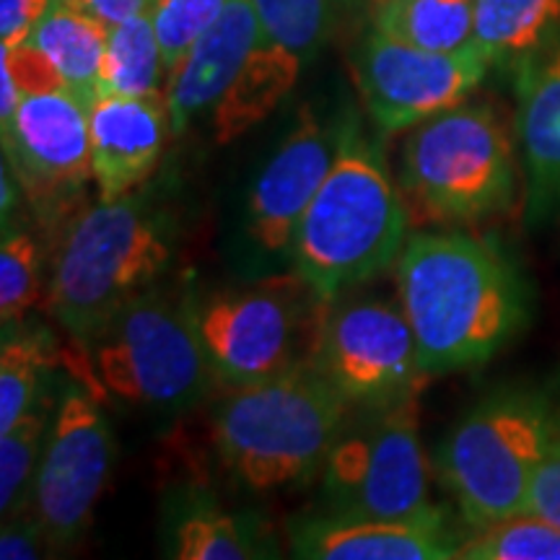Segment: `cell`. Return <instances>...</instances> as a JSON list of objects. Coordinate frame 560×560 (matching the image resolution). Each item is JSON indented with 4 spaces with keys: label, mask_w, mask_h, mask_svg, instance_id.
Returning a JSON list of instances; mask_svg holds the SVG:
<instances>
[{
    "label": "cell",
    "mask_w": 560,
    "mask_h": 560,
    "mask_svg": "<svg viewBox=\"0 0 560 560\" xmlns=\"http://www.w3.org/2000/svg\"><path fill=\"white\" fill-rule=\"evenodd\" d=\"M392 268L425 376L486 366L529 325L527 278L488 236L418 231Z\"/></svg>",
    "instance_id": "cell-1"
},
{
    "label": "cell",
    "mask_w": 560,
    "mask_h": 560,
    "mask_svg": "<svg viewBox=\"0 0 560 560\" xmlns=\"http://www.w3.org/2000/svg\"><path fill=\"white\" fill-rule=\"evenodd\" d=\"M410 210L376 143L355 115L342 117L338 153L291 244L293 270L335 301L395 265L408 242Z\"/></svg>",
    "instance_id": "cell-2"
},
{
    "label": "cell",
    "mask_w": 560,
    "mask_h": 560,
    "mask_svg": "<svg viewBox=\"0 0 560 560\" xmlns=\"http://www.w3.org/2000/svg\"><path fill=\"white\" fill-rule=\"evenodd\" d=\"M350 402L310 361L268 380L229 387L210 439L231 478L252 493L299 486L322 470Z\"/></svg>",
    "instance_id": "cell-3"
},
{
    "label": "cell",
    "mask_w": 560,
    "mask_h": 560,
    "mask_svg": "<svg viewBox=\"0 0 560 560\" xmlns=\"http://www.w3.org/2000/svg\"><path fill=\"white\" fill-rule=\"evenodd\" d=\"M172 262L166 215L143 195L100 200L75 210L52 257L47 306L79 346L122 306L156 285Z\"/></svg>",
    "instance_id": "cell-4"
},
{
    "label": "cell",
    "mask_w": 560,
    "mask_h": 560,
    "mask_svg": "<svg viewBox=\"0 0 560 560\" xmlns=\"http://www.w3.org/2000/svg\"><path fill=\"white\" fill-rule=\"evenodd\" d=\"M558 431L556 397L537 384H503L462 412L433 457L462 524L480 529L524 514Z\"/></svg>",
    "instance_id": "cell-5"
},
{
    "label": "cell",
    "mask_w": 560,
    "mask_h": 560,
    "mask_svg": "<svg viewBox=\"0 0 560 560\" xmlns=\"http://www.w3.org/2000/svg\"><path fill=\"white\" fill-rule=\"evenodd\" d=\"M520 145L490 102H462L410 128L400 190L410 215L478 223L514 206Z\"/></svg>",
    "instance_id": "cell-6"
},
{
    "label": "cell",
    "mask_w": 560,
    "mask_h": 560,
    "mask_svg": "<svg viewBox=\"0 0 560 560\" xmlns=\"http://www.w3.org/2000/svg\"><path fill=\"white\" fill-rule=\"evenodd\" d=\"M86 350L102 389L132 408L182 412L219 382L202 348L195 301L156 285L122 306Z\"/></svg>",
    "instance_id": "cell-7"
},
{
    "label": "cell",
    "mask_w": 560,
    "mask_h": 560,
    "mask_svg": "<svg viewBox=\"0 0 560 560\" xmlns=\"http://www.w3.org/2000/svg\"><path fill=\"white\" fill-rule=\"evenodd\" d=\"M420 389L359 405L322 465L327 514L410 520L436 509L420 444Z\"/></svg>",
    "instance_id": "cell-8"
},
{
    "label": "cell",
    "mask_w": 560,
    "mask_h": 560,
    "mask_svg": "<svg viewBox=\"0 0 560 560\" xmlns=\"http://www.w3.org/2000/svg\"><path fill=\"white\" fill-rule=\"evenodd\" d=\"M325 304L296 270L195 301L215 380L242 387L310 361Z\"/></svg>",
    "instance_id": "cell-9"
},
{
    "label": "cell",
    "mask_w": 560,
    "mask_h": 560,
    "mask_svg": "<svg viewBox=\"0 0 560 560\" xmlns=\"http://www.w3.org/2000/svg\"><path fill=\"white\" fill-rule=\"evenodd\" d=\"M115 436L89 389L68 384L55 405L45 452L32 482L30 511L50 548H70L89 532L107 490Z\"/></svg>",
    "instance_id": "cell-10"
},
{
    "label": "cell",
    "mask_w": 560,
    "mask_h": 560,
    "mask_svg": "<svg viewBox=\"0 0 560 560\" xmlns=\"http://www.w3.org/2000/svg\"><path fill=\"white\" fill-rule=\"evenodd\" d=\"M310 363L350 408L392 400L429 380L402 306L371 296L327 301Z\"/></svg>",
    "instance_id": "cell-11"
},
{
    "label": "cell",
    "mask_w": 560,
    "mask_h": 560,
    "mask_svg": "<svg viewBox=\"0 0 560 560\" xmlns=\"http://www.w3.org/2000/svg\"><path fill=\"white\" fill-rule=\"evenodd\" d=\"M490 62L478 47L459 52H429L371 30L350 55L355 86L366 115L384 136L470 100Z\"/></svg>",
    "instance_id": "cell-12"
},
{
    "label": "cell",
    "mask_w": 560,
    "mask_h": 560,
    "mask_svg": "<svg viewBox=\"0 0 560 560\" xmlns=\"http://www.w3.org/2000/svg\"><path fill=\"white\" fill-rule=\"evenodd\" d=\"M3 153L42 221L75 215L73 200L94 179L89 107L68 89L24 94L3 125Z\"/></svg>",
    "instance_id": "cell-13"
},
{
    "label": "cell",
    "mask_w": 560,
    "mask_h": 560,
    "mask_svg": "<svg viewBox=\"0 0 560 560\" xmlns=\"http://www.w3.org/2000/svg\"><path fill=\"white\" fill-rule=\"evenodd\" d=\"M340 136L342 117L322 122L304 107L257 174L247 200V236L260 255H291L301 215L330 172Z\"/></svg>",
    "instance_id": "cell-14"
},
{
    "label": "cell",
    "mask_w": 560,
    "mask_h": 560,
    "mask_svg": "<svg viewBox=\"0 0 560 560\" xmlns=\"http://www.w3.org/2000/svg\"><path fill=\"white\" fill-rule=\"evenodd\" d=\"M467 535L444 509L410 520L317 514L289 524V545L306 560H454Z\"/></svg>",
    "instance_id": "cell-15"
},
{
    "label": "cell",
    "mask_w": 560,
    "mask_h": 560,
    "mask_svg": "<svg viewBox=\"0 0 560 560\" xmlns=\"http://www.w3.org/2000/svg\"><path fill=\"white\" fill-rule=\"evenodd\" d=\"M514 136L524 177V223L560 213V32L514 68Z\"/></svg>",
    "instance_id": "cell-16"
},
{
    "label": "cell",
    "mask_w": 560,
    "mask_h": 560,
    "mask_svg": "<svg viewBox=\"0 0 560 560\" xmlns=\"http://www.w3.org/2000/svg\"><path fill=\"white\" fill-rule=\"evenodd\" d=\"M89 136L100 200L136 192L159 166L172 136L166 96L100 94L89 107Z\"/></svg>",
    "instance_id": "cell-17"
},
{
    "label": "cell",
    "mask_w": 560,
    "mask_h": 560,
    "mask_svg": "<svg viewBox=\"0 0 560 560\" xmlns=\"http://www.w3.org/2000/svg\"><path fill=\"white\" fill-rule=\"evenodd\" d=\"M260 37L262 30L252 0H226L221 16L166 73L164 96L172 136H185L195 120L210 117Z\"/></svg>",
    "instance_id": "cell-18"
},
{
    "label": "cell",
    "mask_w": 560,
    "mask_h": 560,
    "mask_svg": "<svg viewBox=\"0 0 560 560\" xmlns=\"http://www.w3.org/2000/svg\"><path fill=\"white\" fill-rule=\"evenodd\" d=\"M109 24L75 0H50L26 45L45 52L70 94L91 107L100 96Z\"/></svg>",
    "instance_id": "cell-19"
},
{
    "label": "cell",
    "mask_w": 560,
    "mask_h": 560,
    "mask_svg": "<svg viewBox=\"0 0 560 560\" xmlns=\"http://www.w3.org/2000/svg\"><path fill=\"white\" fill-rule=\"evenodd\" d=\"M301 70L304 62L296 55L260 37L240 75L210 112L215 143L226 145L272 115L296 86Z\"/></svg>",
    "instance_id": "cell-20"
},
{
    "label": "cell",
    "mask_w": 560,
    "mask_h": 560,
    "mask_svg": "<svg viewBox=\"0 0 560 560\" xmlns=\"http://www.w3.org/2000/svg\"><path fill=\"white\" fill-rule=\"evenodd\" d=\"M560 32V0H475V47L511 70Z\"/></svg>",
    "instance_id": "cell-21"
},
{
    "label": "cell",
    "mask_w": 560,
    "mask_h": 560,
    "mask_svg": "<svg viewBox=\"0 0 560 560\" xmlns=\"http://www.w3.org/2000/svg\"><path fill=\"white\" fill-rule=\"evenodd\" d=\"M374 30L429 52L475 45V0H376Z\"/></svg>",
    "instance_id": "cell-22"
},
{
    "label": "cell",
    "mask_w": 560,
    "mask_h": 560,
    "mask_svg": "<svg viewBox=\"0 0 560 560\" xmlns=\"http://www.w3.org/2000/svg\"><path fill=\"white\" fill-rule=\"evenodd\" d=\"M257 529L229 514L206 495H192L172 524V558L179 560H249L262 558Z\"/></svg>",
    "instance_id": "cell-23"
},
{
    "label": "cell",
    "mask_w": 560,
    "mask_h": 560,
    "mask_svg": "<svg viewBox=\"0 0 560 560\" xmlns=\"http://www.w3.org/2000/svg\"><path fill=\"white\" fill-rule=\"evenodd\" d=\"M166 70L151 11L109 26L100 94L164 96L161 79Z\"/></svg>",
    "instance_id": "cell-24"
},
{
    "label": "cell",
    "mask_w": 560,
    "mask_h": 560,
    "mask_svg": "<svg viewBox=\"0 0 560 560\" xmlns=\"http://www.w3.org/2000/svg\"><path fill=\"white\" fill-rule=\"evenodd\" d=\"M55 405L58 400L52 402L50 392H45L26 416H21L9 431H0V509L5 520L30 509L32 482L45 452Z\"/></svg>",
    "instance_id": "cell-25"
},
{
    "label": "cell",
    "mask_w": 560,
    "mask_h": 560,
    "mask_svg": "<svg viewBox=\"0 0 560 560\" xmlns=\"http://www.w3.org/2000/svg\"><path fill=\"white\" fill-rule=\"evenodd\" d=\"M262 37L304 62L317 58L338 24L342 0H252Z\"/></svg>",
    "instance_id": "cell-26"
},
{
    "label": "cell",
    "mask_w": 560,
    "mask_h": 560,
    "mask_svg": "<svg viewBox=\"0 0 560 560\" xmlns=\"http://www.w3.org/2000/svg\"><path fill=\"white\" fill-rule=\"evenodd\" d=\"M462 560H560V527L542 516L524 514L470 529Z\"/></svg>",
    "instance_id": "cell-27"
},
{
    "label": "cell",
    "mask_w": 560,
    "mask_h": 560,
    "mask_svg": "<svg viewBox=\"0 0 560 560\" xmlns=\"http://www.w3.org/2000/svg\"><path fill=\"white\" fill-rule=\"evenodd\" d=\"M47 342L39 335H11L0 348V431H9L45 397Z\"/></svg>",
    "instance_id": "cell-28"
},
{
    "label": "cell",
    "mask_w": 560,
    "mask_h": 560,
    "mask_svg": "<svg viewBox=\"0 0 560 560\" xmlns=\"http://www.w3.org/2000/svg\"><path fill=\"white\" fill-rule=\"evenodd\" d=\"M42 257L30 231H5L0 247V319L19 325L39 301Z\"/></svg>",
    "instance_id": "cell-29"
},
{
    "label": "cell",
    "mask_w": 560,
    "mask_h": 560,
    "mask_svg": "<svg viewBox=\"0 0 560 560\" xmlns=\"http://www.w3.org/2000/svg\"><path fill=\"white\" fill-rule=\"evenodd\" d=\"M226 0H151V19L156 26L166 70H172L198 42L202 32L221 16Z\"/></svg>",
    "instance_id": "cell-30"
},
{
    "label": "cell",
    "mask_w": 560,
    "mask_h": 560,
    "mask_svg": "<svg viewBox=\"0 0 560 560\" xmlns=\"http://www.w3.org/2000/svg\"><path fill=\"white\" fill-rule=\"evenodd\" d=\"M0 60L11 68L13 79H16L21 94H34V91H50V89H66L60 73L47 58L45 52H39L32 45H19V47H3Z\"/></svg>",
    "instance_id": "cell-31"
},
{
    "label": "cell",
    "mask_w": 560,
    "mask_h": 560,
    "mask_svg": "<svg viewBox=\"0 0 560 560\" xmlns=\"http://www.w3.org/2000/svg\"><path fill=\"white\" fill-rule=\"evenodd\" d=\"M50 548L45 529L37 522V516L21 514L5 520L3 535H0V558L3 560H37L42 558V550Z\"/></svg>",
    "instance_id": "cell-32"
},
{
    "label": "cell",
    "mask_w": 560,
    "mask_h": 560,
    "mask_svg": "<svg viewBox=\"0 0 560 560\" xmlns=\"http://www.w3.org/2000/svg\"><path fill=\"white\" fill-rule=\"evenodd\" d=\"M527 511L560 527V444L552 446L542 465L537 467L529 488Z\"/></svg>",
    "instance_id": "cell-33"
},
{
    "label": "cell",
    "mask_w": 560,
    "mask_h": 560,
    "mask_svg": "<svg viewBox=\"0 0 560 560\" xmlns=\"http://www.w3.org/2000/svg\"><path fill=\"white\" fill-rule=\"evenodd\" d=\"M50 9V0H0V39L3 47H19Z\"/></svg>",
    "instance_id": "cell-34"
},
{
    "label": "cell",
    "mask_w": 560,
    "mask_h": 560,
    "mask_svg": "<svg viewBox=\"0 0 560 560\" xmlns=\"http://www.w3.org/2000/svg\"><path fill=\"white\" fill-rule=\"evenodd\" d=\"M75 3L94 13V16H100L109 26L151 9V0H75Z\"/></svg>",
    "instance_id": "cell-35"
},
{
    "label": "cell",
    "mask_w": 560,
    "mask_h": 560,
    "mask_svg": "<svg viewBox=\"0 0 560 560\" xmlns=\"http://www.w3.org/2000/svg\"><path fill=\"white\" fill-rule=\"evenodd\" d=\"M21 96L24 94H21L19 83H16V79H13L11 68L0 60V122L3 125L11 122V117L19 107Z\"/></svg>",
    "instance_id": "cell-36"
},
{
    "label": "cell",
    "mask_w": 560,
    "mask_h": 560,
    "mask_svg": "<svg viewBox=\"0 0 560 560\" xmlns=\"http://www.w3.org/2000/svg\"><path fill=\"white\" fill-rule=\"evenodd\" d=\"M558 444H560V431H558Z\"/></svg>",
    "instance_id": "cell-37"
}]
</instances>
